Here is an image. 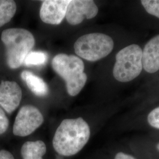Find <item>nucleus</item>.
<instances>
[{"label":"nucleus","mask_w":159,"mask_h":159,"mask_svg":"<svg viewBox=\"0 0 159 159\" xmlns=\"http://www.w3.org/2000/svg\"><path fill=\"white\" fill-rule=\"evenodd\" d=\"M90 137V127L83 118L65 119L56 130L52 146L60 155L72 156L84 148Z\"/></svg>","instance_id":"nucleus-1"},{"label":"nucleus","mask_w":159,"mask_h":159,"mask_svg":"<svg viewBox=\"0 0 159 159\" xmlns=\"http://www.w3.org/2000/svg\"><path fill=\"white\" fill-rule=\"evenodd\" d=\"M52 67L66 81L68 94L71 96L79 94L87 80L82 60L74 55L59 54L53 58Z\"/></svg>","instance_id":"nucleus-2"},{"label":"nucleus","mask_w":159,"mask_h":159,"mask_svg":"<svg viewBox=\"0 0 159 159\" xmlns=\"http://www.w3.org/2000/svg\"><path fill=\"white\" fill-rule=\"evenodd\" d=\"M1 40L6 47L7 62L12 69L19 68L35 45L33 35L23 29H8L1 34Z\"/></svg>","instance_id":"nucleus-3"},{"label":"nucleus","mask_w":159,"mask_h":159,"mask_svg":"<svg viewBox=\"0 0 159 159\" xmlns=\"http://www.w3.org/2000/svg\"><path fill=\"white\" fill-rule=\"evenodd\" d=\"M143 50L137 44L127 46L118 52L114 66V77L120 82H129L142 71Z\"/></svg>","instance_id":"nucleus-4"},{"label":"nucleus","mask_w":159,"mask_h":159,"mask_svg":"<svg viewBox=\"0 0 159 159\" xmlns=\"http://www.w3.org/2000/svg\"><path fill=\"white\" fill-rule=\"evenodd\" d=\"M113 48V40L110 36L98 33L80 37L74 45L76 54L90 61H96L107 56Z\"/></svg>","instance_id":"nucleus-5"},{"label":"nucleus","mask_w":159,"mask_h":159,"mask_svg":"<svg viewBox=\"0 0 159 159\" xmlns=\"http://www.w3.org/2000/svg\"><path fill=\"white\" fill-rule=\"evenodd\" d=\"M43 122V116L38 108L31 105L24 106L16 117L13 134L17 136H27L40 127Z\"/></svg>","instance_id":"nucleus-6"},{"label":"nucleus","mask_w":159,"mask_h":159,"mask_svg":"<svg viewBox=\"0 0 159 159\" xmlns=\"http://www.w3.org/2000/svg\"><path fill=\"white\" fill-rule=\"evenodd\" d=\"M98 7L91 0H71L67 9L66 18L70 24L75 25L85 19H91L98 14Z\"/></svg>","instance_id":"nucleus-7"},{"label":"nucleus","mask_w":159,"mask_h":159,"mask_svg":"<svg viewBox=\"0 0 159 159\" xmlns=\"http://www.w3.org/2000/svg\"><path fill=\"white\" fill-rule=\"evenodd\" d=\"M40 17L44 23L58 25L66 17L70 0H46L42 1Z\"/></svg>","instance_id":"nucleus-8"},{"label":"nucleus","mask_w":159,"mask_h":159,"mask_svg":"<svg viewBox=\"0 0 159 159\" xmlns=\"http://www.w3.org/2000/svg\"><path fill=\"white\" fill-rule=\"evenodd\" d=\"M22 90L15 81H2L0 84V106L7 113L14 112L20 105Z\"/></svg>","instance_id":"nucleus-9"},{"label":"nucleus","mask_w":159,"mask_h":159,"mask_svg":"<svg viewBox=\"0 0 159 159\" xmlns=\"http://www.w3.org/2000/svg\"><path fill=\"white\" fill-rule=\"evenodd\" d=\"M143 68L148 73L159 70V35L149 40L142 53Z\"/></svg>","instance_id":"nucleus-10"},{"label":"nucleus","mask_w":159,"mask_h":159,"mask_svg":"<svg viewBox=\"0 0 159 159\" xmlns=\"http://www.w3.org/2000/svg\"><path fill=\"white\" fill-rule=\"evenodd\" d=\"M21 77L35 95L43 97L48 93L49 90L46 82L32 72L24 70L21 74Z\"/></svg>","instance_id":"nucleus-11"},{"label":"nucleus","mask_w":159,"mask_h":159,"mask_svg":"<svg viewBox=\"0 0 159 159\" xmlns=\"http://www.w3.org/2000/svg\"><path fill=\"white\" fill-rule=\"evenodd\" d=\"M47 151L45 143L41 140L25 143L21 149L23 159H43Z\"/></svg>","instance_id":"nucleus-12"},{"label":"nucleus","mask_w":159,"mask_h":159,"mask_svg":"<svg viewBox=\"0 0 159 159\" xmlns=\"http://www.w3.org/2000/svg\"><path fill=\"white\" fill-rule=\"evenodd\" d=\"M17 11V5L12 0H0V27L10 21Z\"/></svg>","instance_id":"nucleus-13"},{"label":"nucleus","mask_w":159,"mask_h":159,"mask_svg":"<svg viewBox=\"0 0 159 159\" xmlns=\"http://www.w3.org/2000/svg\"><path fill=\"white\" fill-rule=\"evenodd\" d=\"M48 59L47 54L43 51H31L25 57L23 64L27 66L45 64Z\"/></svg>","instance_id":"nucleus-14"},{"label":"nucleus","mask_w":159,"mask_h":159,"mask_svg":"<svg viewBox=\"0 0 159 159\" xmlns=\"http://www.w3.org/2000/svg\"><path fill=\"white\" fill-rule=\"evenodd\" d=\"M141 4L148 14L159 18V0H142Z\"/></svg>","instance_id":"nucleus-15"},{"label":"nucleus","mask_w":159,"mask_h":159,"mask_svg":"<svg viewBox=\"0 0 159 159\" xmlns=\"http://www.w3.org/2000/svg\"><path fill=\"white\" fill-rule=\"evenodd\" d=\"M148 121L152 127L159 129V107L154 108L148 114Z\"/></svg>","instance_id":"nucleus-16"},{"label":"nucleus","mask_w":159,"mask_h":159,"mask_svg":"<svg viewBox=\"0 0 159 159\" xmlns=\"http://www.w3.org/2000/svg\"><path fill=\"white\" fill-rule=\"evenodd\" d=\"M9 126V120L4 111L0 107V135L7 130Z\"/></svg>","instance_id":"nucleus-17"},{"label":"nucleus","mask_w":159,"mask_h":159,"mask_svg":"<svg viewBox=\"0 0 159 159\" xmlns=\"http://www.w3.org/2000/svg\"><path fill=\"white\" fill-rule=\"evenodd\" d=\"M0 159H15L10 152L6 150H0Z\"/></svg>","instance_id":"nucleus-18"},{"label":"nucleus","mask_w":159,"mask_h":159,"mask_svg":"<svg viewBox=\"0 0 159 159\" xmlns=\"http://www.w3.org/2000/svg\"><path fill=\"white\" fill-rule=\"evenodd\" d=\"M114 159H136L133 157L132 156L127 154L124 153L123 152H119L116 154Z\"/></svg>","instance_id":"nucleus-19"},{"label":"nucleus","mask_w":159,"mask_h":159,"mask_svg":"<svg viewBox=\"0 0 159 159\" xmlns=\"http://www.w3.org/2000/svg\"><path fill=\"white\" fill-rule=\"evenodd\" d=\"M156 148H157V149L159 151V143L157 144V146H156Z\"/></svg>","instance_id":"nucleus-20"}]
</instances>
